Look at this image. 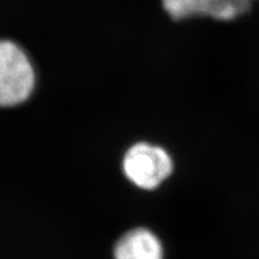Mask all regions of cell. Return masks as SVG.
<instances>
[{
	"instance_id": "obj_4",
	"label": "cell",
	"mask_w": 259,
	"mask_h": 259,
	"mask_svg": "<svg viewBox=\"0 0 259 259\" xmlns=\"http://www.w3.org/2000/svg\"><path fill=\"white\" fill-rule=\"evenodd\" d=\"M113 254L115 259H163V247L155 233L137 228L117 242Z\"/></svg>"
},
{
	"instance_id": "obj_3",
	"label": "cell",
	"mask_w": 259,
	"mask_h": 259,
	"mask_svg": "<svg viewBox=\"0 0 259 259\" xmlns=\"http://www.w3.org/2000/svg\"><path fill=\"white\" fill-rule=\"evenodd\" d=\"M165 12L181 21L194 15L231 21L248 11L250 0H162Z\"/></svg>"
},
{
	"instance_id": "obj_2",
	"label": "cell",
	"mask_w": 259,
	"mask_h": 259,
	"mask_svg": "<svg viewBox=\"0 0 259 259\" xmlns=\"http://www.w3.org/2000/svg\"><path fill=\"white\" fill-rule=\"evenodd\" d=\"M123 171L137 187L151 190L172 174L173 160L159 146L140 143L132 146L125 153Z\"/></svg>"
},
{
	"instance_id": "obj_1",
	"label": "cell",
	"mask_w": 259,
	"mask_h": 259,
	"mask_svg": "<svg viewBox=\"0 0 259 259\" xmlns=\"http://www.w3.org/2000/svg\"><path fill=\"white\" fill-rule=\"evenodd\" d=\"M35 87V72L23 49L10 40H0V106L25 102Z\"/></svg>"
}]
</instances>
